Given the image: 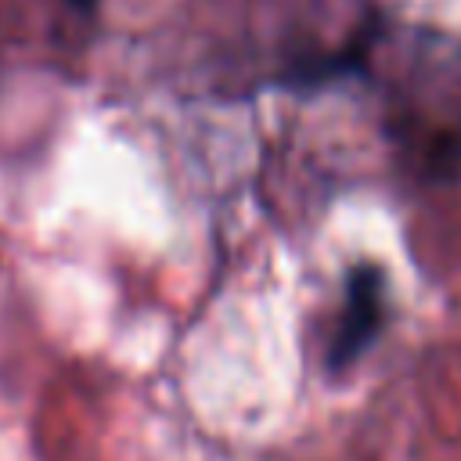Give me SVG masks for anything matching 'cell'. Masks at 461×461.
Listing matches in <instances>:
<instances>
[{
  "label": "cell",
  "instance_id": "6da1fadb",
  "mask_svg": "<svg viewBox=\"0 0 461 461\" xmlns=\"http://www.w3.org/2000/svg\"><path fill=\"white\" fill-rule=\"evenodd\" d=\"M378 324H382V270L371 267V263H360V267L349 270L346 306H342V321L331 335L328 364L346 367L375 339Z\"/></svg>",
  "mask_w": 461,
  "mask_h": 461
},
{
  "label": "cell",
  "instance_id": "7a4b0ae2",
  "mask_svg": "<svg viewBox=\"0 0 461 461\" xmlns=\"http://www.w3.org/2000/svg\"><path fill=\"white\" fill-rule=\"evenodd\" d=\"M68 4H76V7H90L94 0H68Z\"/></svg>",
  "mask_w": 461,
  "mask_h": 461
}]
</instances>
